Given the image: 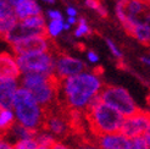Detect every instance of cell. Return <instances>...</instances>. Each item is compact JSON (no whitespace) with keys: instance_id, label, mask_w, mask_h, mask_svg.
I'll return each instance as SVG.
<instances>
[{"instance_id":"cell-1","label":"cell","mask_w":150,"mask_h":149,"mask_svg":"<svg viewBox=\"0 0 150 149\" xmlns=\"http://www.w3.org/2000/svg\"><path fill=\"white\" fill-rule=\"evenodd\" d=\"M104 82L93 72H82L62 79V103L67 108L84 111L104 87Z\"/></svg>"},{"instance_id":"cell-2","label":"cell","mask_w":150,"mask_h":149,"mask_svg":"<svg viewBox=\"0 0 150 149\" xmlns=\"http://www.w3.org/2000/svg\"><path fill=\"white\" fill-rule=\"evenodd\" d=\"M88 130L93 138L120 133L125 117L116 109L108 105L100 98V93L91 101L84 110Z\"/></svg>"},{"instance_id":"cell-3","label":"cell","mask_w":150,"mask_h":149,"mask_svg":"<svg viewBox=\"0 0 150 149\" xmlns=\"http://www.w3.org/2000/svg\"><path fill=\"white\" fill-rule=\"evenodd\" d=\"M16 118L25 127L33 131H43L44 113L32 93L26 88H18L13 96L12 106Z\"/></svg>"},{"instance_id":"cell-4","label":"cell","mask_w":150,"mask_h":149,"mask_svg":"<svg viewBox=\"0 0 150 149\" xmlns=\"http://www.w3.org/2000/svg\"><path fill=\"white\" fill-rule=\"evenodd\" d=\"M100 98L104 103L116 109L125 117L132 116L140 110L134 99L131 96L129 92L126 88L120 86L105 83L100 92Z\"/></svg>"},{"instance_id":"cell-5","label":"cell","mask_w":150,"mask_h":149,"mask_svg":"<svg viewBox=\"0 0 150 149\" xmlns=\"http://www.w3.org/2000/svg\"><path fill=\"white\" fill-rule=\"evenodd\" d=\"M11 49L16 56L37 53H51L55 56V54L61 50L56 42L49 35H37L20 40L15 44H11Z\"/></svg>"},{"instance_id":"cell-6","label":"cell","mask_w":150,"mask_h":149,"mask_svg":"<svg viewBox=\"0 0 150 149\" xmlns=\"http://www.w3.org/2000/svg\"><path fill=\"white\" fill-rule=\"evenodd\" d=\"M16 61L22 73L29 72H55V56L51 53H37L16 56Z\"/></svg>"},{"instance_id":"cell-7","label":"cell","mask_w":150,"mask_h":149,"mask_svg":"<svg viewBox=\"0 0 150 149\" xmlns=\"http://www.w3.org/2000/svg\"><path fill=\"white\" fill-rule=\"evenodd\" d=\"M150 127V111L139 110L137 114L125 117L123 125L120 133L127 138H137L143 137L144 133Z\"/></svg>"},{"instance_id":"cell-8","label":"cell","mask_w":150,"mask_h":149,"mask_svg":"<svg viewBox=\"0 0 150 149\" xmlns=\"http://www.w3.org/2000/svg\"><path fill=\"white\" fill-rule=\"evenodd\" d=\"M87 69V65L82 60L70 56L64 50L55 54V73L61 79L79 74Z\"/></svg>"},{"instance_id":"cell-9","label":"cell","mask_w":150,"mask_h":149,"mask_svg":"<svg viewBox=\"0 0 150 149\" xmlns=\"http://www.w3.org/2000/svg\"><path fill=\"white\" fill-rule=\"evenodd\" d=\"M37 35H49L48 27L47 28H33V27H28L22 23L21 21H18L17 23L6 33V35L3 39L11 45V44H15L20 40L31 38V37H37Z\"/></svg>"},{"instance_id":"cell-10","label":"cell","mask_w":150,"mask_h":149,"mask_svg":"<svg viewBox=\"0 0 150 149\" xmlns=\"http://www.w3.org/2000/svg\"><path fill=\"white\" fill-rule=\"evenodd\" d=\"M21 70L16 61V56L7 51L0 53V82L18 81L21 78Z\"/></svg>"},{"instance_id":"cell-11","label":"cell","mask_w":150,"mask_h":149,"mask_svg":"<svg viewBox=\"0 0 150 149\" xmlns=\"http://www.w3.org/2000/svg\"><path fill=\"white\" fill-rule=\"evenodd\" d=\"M94 143L98 149H129L131 139L125 137L121 133L114 135H104L95 137Z\"/></svg>"},{"instance_id":"cell-12","label":"cell","mask_w":150,"mask_h":149,"mask_svg":"<svg viewBox=\"0 0 150 149\" xmlns=\"http://www.w3.org/2000/svg\"><path fill=\"white\" fill-rule=\"evenodd\" d=\"M17 89V81L0 82V105L6 109H12L13 96Z\"/></svg>"},{"instance_id":"cell-13","label":"cell","mask_w":150,"mask_h":149,"mask_svg":"<svg viewBox=\"0 0 150 149\" xmlns=\"http://www.w3.org/2000/svg\"><path fill=\"white\" fill-rule=\"evenodd\" d=\"M13 10L20 21L26 20L31 16H35V15H42L40 7L34 0H27V1L17 5L16 7H13Z\"/></svg>"},{"instance_id":"cell-14","label":"cell","mask_w":150,"mask_h":149,"mask_svg":"<svg viewBox=\"0 0 150 149\" xmlns=\"http://www.w3.org/2000/svg\"><path fill=\"white\" fill-rule=\"evenodd\" d=\"M15 115L11 109H6L0 105V135L6 137L9 135V132L13 127V125L16 123L15 120Z\"/></svg>"},{"instance_id":"cell-15","label":"cell","mask_w":150,"mask_h":149,"mask_svg":"<svg viewBox=\"0 0 150 149\" xmlns=\"http://www.w3.org/2000/svg\"><path fill=\"white\" fill-rule=\"evenodd\" d=\"M50 73H43V72H29L25 73L23 77L20 78L21 87L26 89H31L35 86L42 84L43 82H45L49 77Z\"/></svg>"},{"instance_id":"cell-16","label":"cell","mask_w":150,"mask_h":149,"mask_svg":"<svg viewBox=\"0 0 150 149\" xmlns=\"http://www.w3.org/2000/svg\"><path fill=\"white\" fill-rule=\"evenodd\" d=\"M12 136H15L17 138V140H22V139H28V138H34L35 135L38 133V131H33L29 130L27 127H25L22 123H20L18 121L13 125V127L11 128V131L9 132Z\"/></svg>"},{"instance_id":"cell-17","label":"cell","mask_w":150,"mask_h":149,"mask_svg":"<svg viewBox=\"0 0 150 149\" xmlns=\"http://www.w3.org/2000/svg\"><path fill=\"white\" fill-rule=\"evenodd\" d=\"M132 37H134L139 43H142L143 45L150 47V29L146 28L143 25H137L134 27V31Z\"/></svg>"},{"instance_id":"cell-18","label":"cell","mask_w":150,"mask_h":149,"mask_svg":"<svg viewBox=\"0 0 150 149\" xmlns=\"http://www.w3.org/2000/svg\"><path fill=\"white\" fill-rule=\"evenodd\" d=\"M18 21L20 20L17 18L16 13H12V15H10V16H6V17L0 20V38L3 39L6 35V33L9 32Z\"/></svg>"},{"instance_id":"cell-19","label":"cell","mask_w":150,"mask_h":149,"mask_svg":"<svg viewBox=\"0 0 150 149\" xmlns=\"http://www.w3.org/2000/svg\"><path fill=\"white\" fill-rule=\"evenodd\" d=\"M23 25L28 26V27H33V28H47L48 26L45 25V20L42 15H35V16H31L26 20L21 21Z\"/></svg>"},{"instance_id":"cell-20","label":"cell","mask_w":150,"mask_h":149,"mask_svg":"<svg viewBox=\"0 0 150 149\" xmlns=\"http://www.w3.org/2000/svg\"><path fill=\"white\" fill-rule=\"evenodd\" d=\"M34 139L37 140V143H38L39 145H45V147H50V148H51L52 144L56 142L55 137H52L50 133H48L45 131H39L35 135Z\"/></svg>"},{"instance_id":"cell-21","label":"cell","mask_w":150,"mask_h":149,"mask_svg":"<svg viewBox=\"0 0 150 149\" xmlns=\"http://www.w3.org/2000/svg\"><path fill=\"white\" fill-rule=\"evenodd\" d=\"M74 138V144H76V149H98L94 143L93 138H89L88 136L86 137H73Z\"/></svg>"},{"instance_id":"cell-22","label":"cell","mask_w":150,"mask_h":149,"mask_svg":"<svg viewBox=\"0 0 150 149\" xmlns=\"http://www.w3.org/2000/svg\"><path fill=\"white\" fill-rule=\"evenodd\" d=\"M64 21L62 20H51L50 23L48 25V33L51 38H54V37L59 35L61 33V31L64 29Z\"/></svg>"},{"instance_id":"cell-23","label":"cell","mask_w":150,"mask_h":149,"mask_svg":"<svg viewBox=\"0 0 150 149\" xmlns=\"http://www.w3.org/2000/svg\"><path fill=\"white\" fill-rule=\"evenodd\" d=\"M91 28H89V26L87 25V22L86 20L82 17L79 18L78 21V26L76 28V31H74V35L76 37H83V35H88V34H91Z\"/></svg>"},{"instance_id":"cell-24","label":"cell","mask_w":150,"mask_h":149,"mask_svg":"<svg viewBox=\"0 0 150 149\" xmlns=\"http://www.w3.org/2000/svg\"><path fill=\"white\" fill-rule=\"evenodd\" d=\"M12 13H15V10L9 4V1L7 0H0V20L6 16H10Z\"/></svg>"},{"instance_id":"cell-25","label":"cell","mask_w":150,"mask_h":149,"mask_svg":"<svg viewBox=\"0 0 150 149\" xmlns=\"http://www.w3.org/2000/svg\"><path fill=\"white\" fill-rule=\"evenodd\" d=\"M129 149H149V145L144 140L143 137H137L131 139V148Z\"/></svg>"},{"instance_id":"cell-26","label":"cell","mask_w":150,"mask_h":149,"mask_svg":"<svg viewBox=\"0 0 150 149\" xmlns=\"http://www.w3.org/2000/svg\"><path fill=\"white\" fill-rule=\"evenodd\" d=\"M106 44H108V47H109L110 51L112 53V55H114L116 59H118V60H122V59H123V55H122L121 51L118 50V48L115 45V43L112 42V40H110V39H106Z\"/></svg>"},{"instance_id":"cell-27","label":"cell","mask_w":150,"mask_h":149,"mask_svg":"<svg viewBox=\"0 0 150 149\" xmlns=\"http://www.w3.org/2000/svg\"><path fill=\"white\" fill-rule=\"evenodd\" d=\"M86 5L88 7H91V9L95 10V11H98L103 6V4L100 3V0H86Z\"/></svg>"},{"instance_id":"cell-28","label":"cell","mask_w":150,"mask_h":149,"mask_svg":"<svg viewBox=\"0 0 150 149\" xmlns=\"http://www.w3.org/2000/svg\"><path fill=\"white\" fill-rule=\"evenodd\" d=\"M51 149H73V148L65 144L64 142H61V140H56V142L51 145Z\"/></svg>"},{"instance_id":"cell-29","label":"cell","mask_w":150,"mask_h":149,"mask_svg":"<svg viewBox=\"0 0 150 149\" xmlns=\"http://www.w3.org/2000/svg\"><path fill=\"white\" fill-rule=\"evenodd\" d=\"M0 149H15L12 144L5 140V137L0 135Z\"/></svg>"},{"instance_id":"cell-30","label":"cell","mask_w":150,"mask_h":149,"mask_svg":"<svg viewBox=\"0 0 150 149\" xmlns=\"http://www.w3.org/2000/svg\"><path fill=\"white\" fill-rule=\"evenodd\" d=\"M48 16H49L51 20H62V15L60 13L59 11H55V10L48 11Z\"/></svg>"},{"instance_id":"cell-31","label":"cell","mask_w":150,"mask_h":149,"mask_svg":"<svg viewBox=\"0 0 150 149\" xmlns=\"http://www.w3.org/2000/svg\"><path fill=\"white\" fill-rule=\"evenodd\" d=\"M87 56H88V60L91 61V62H98V61H99V56L96 55L94 51H92V50H89V51H88Z\"/></svg>"},{"instance_id":"cell-32","label":"cell","mask_w":150,"mask_h":149,"mask_svg":"<svg viewBox=\"0 0 150 149\" xmlns=\"http://www.w3.org/2000/svg\"><path fill=\"white\" fill-rule=\"evenodd\" d=\"M67 15H69L70 17H76V15H77V11H76V9L74 7H71V6H69L67 7Z\"/></svg>"},{"instance_id":"cell-33","label":"cell","mask_w":150,"mask_h":149,"mask_svg":"<svg viewBox=\"0 0 150 149\" xmlns=\"http://www.w3.org/2000/svg\"><path fill=\"white\" fill-rule=\"evenodd\" d=\"M7 1H9V4H10L12 7H16L17 5H20V4H22V3L27 1V0H7Z\"/></svg>"},{"instance_id":"cell-34","label":"cell","mask_w":150,"mask_h":149,"mask_svg":"<svg viewBox=\"0 0 150 149\" xmlns=\"http://www.w3.org/2000/svg\"><path fill=\"white\" fill-rule=\"evenodd\" d=\"M93 73H94V74H96V76H99V77H100L101 74L104 73V69L101 67V66H98V67H94V69H93Z\"/></svg>"},{"instance_id":"cell-35","label":"cell","mask_w":150,"mask_h":149,"mask_svg":"<svg viewBox=\"0 0 150 149\" xmlns=\"http://www.w3.org/2000/svg\"><path fill=\"white\" fill-rule=\"evenodd\" d=\"M143 138H144V140L146 142V144L149 145V148H150V127H149V130L144 133V136H143Z\"/></svg>"},{"instance_id":"cell-36","label":"cell","mask_w":150,"mask_h":149,"mask_svg":"<svg viewBox=\"0 0 150 149\" xmlns=\"http://www.w3.org/2000/svg\"><path fill=\"white\" fill-rule=\"evenodd\" d=\"M67 22H69L70 25H74L77 22V20H76V17H70L69 16V20H67Z\"/></svg>"},{"instance_id":"cell-37","label":"cell","mask_w":150,"mask_h":149,"mask_svg":"<svg viewBox=\"0 0 150 149\" xmlns=\"http://www.w3.org/2000/svg\"><path fill=\"white\" fill-rule=\"evenodd\" d=\"M140 60L143 61L144 64H146V65H150V57H145V56H143V57H140Z\"/></svg>"},{"instance_id":"cell-38","label":"cell","mask_w":150,"mask_h":149,"mask_svg":"<svg viewBox=\"0 0 150 149\" xmlns=\"http://www.w3.org/2000/svg\"><path fill=\"white\" fill-rule=\"evenodd\" d=\"M76 48H77V49H79V50H84V49H86V47L83 45V44H79V43H78V44H76Z\"/></svg>"},{"instance_id":"cell-39","label":"cell","mask_w":150,"mask_h":149,"mask_svg":"<svg viewBox=\"0 0 150 149\" xmlns=\"http://www.w3.org/2000/svg\"><path fill=\"white\" fill-rule=\"evenodd\" d=\"M37 149H51L50 147H45V145H38Z\"/></svg>"},{"instance_id":"cell-40","label":"cell","mask_w":150,"mask_h":149,"mask_svg":"<svg viewBox=\"0 0 150 149\" xmlns=\"http://www.w3.org/2000/svg\"><path fill=\"white\" fill-rule=\"evenodd\" d=\"M70 23H69V22H67V23H65V26H64V29H70Z\"/></svg>"},{"instance_id":"cell-41","label":"cell","mask_w":150,"mask_h":149,"mask_svg":"<svg viewBox=\"0 0 150 149\" xmlns=\"http://www.w3.org/2000/svg\"><path fill=\"white\" fill-rule=\"evenodd\" d=\"M144 1H146V3H150V0H144Z\"/></svg>"},{"instance_id":"cell-42","label":"cell","mask_w":150,"mask_h":149,"mask_svg":"<svg viewBox=\"0 0 150 149\" xmlns=\"http://www.w3.org/2000/svg\"><path fill=\"white\" fill-rule=\"evenodd\" d=\"M44 1H49V0H44Z\"/></svg>"},{"instance_id":"cell-43","label":"cell","mask_w":150,"mask_h":149,"mask_svg":"<svg viewBox=\"0 0 150 149\" xmlns=\"http://www.w3.org/2000/svg\"><path fill=\"white\" fill-rule=\"evenodd\" d=\"M149 6H150V3H149Z\"/></svg>"},{"instance_id":"cell-44","label":"cell","mask_w":150,"mask_h":149,"mask_svg":"<svg viewBox=\"0 0 150 149\" xmlns=\"http://www.w3.org/2000/svg\"><path fill=\"white\" fill-rule=\"evenodd\" d=\"M149 149H150V148H149Z\"/></svg>"}]
</instances>
